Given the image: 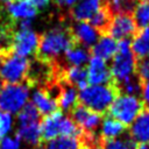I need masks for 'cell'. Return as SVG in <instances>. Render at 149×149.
<instances>
[{
  "label": "cell",
  "mask_w": 149,
  "mask_h": 149,
  "mask_svg": "<svg viewBox=\"0 0 149 149\" xmlns=\"http://www.w3.org/2000/svg\"><path fill=\"white\" fill-rule=\"evenodd\" d=\"M141 93H142V102L149 109V80H144L141 84Z\"/></svg>",
  "instance_id": "cell-32"
},
{
  "label": "cell",
  "mask_w": 149,
  "mask_h": 149,
  "mask_svg": "<svg viewBox=\"0 0 149 149\" xmlns=\"http://www.w3.org/2000/svg\"><path fill=\"white\" fill-rule=\"evenodd\" d=\"M144 1H148V2H149V0H144Z\"/></svg>",
  "instance_id": "cell-40"
},
{
  "label": "cell",
  "mask_w": 149,
  "mask_h": 149,
  "mask_svg": "<svg viewBox=\"0 0 149 149\" xmlns=\"http://www.w3.org/2000/svg\"><path fill=\"white\" fill-rule=\"evenodd\" d=\"M136 76L140 78L141 81L149 80V57L141 59L137 62L136 65Z\"/></svg>",
  "instance_id": "cell-30"
},
{
  "label": "cell",
  "mask_w": 149,
  "mask_h": 149,
  "mask_svg": "<svg viewBox=\"0 0 149 149\" xmlns=\"http://www.w3.org/2000/svg\"><path fill=\"white\" fill-rule=\"evenodd\" d=\"M137 59L132 51V42L129 40H121L118 42V51L113 57L109 68L112 81L119 87L136 77Z\"/></svg>",
  "instance_id": "cell-3"
},
{
  "label": "cell",
  "mask_w": 149,
  "mask_h": 149,
  "mask_svg": "<svg viewBox=\"0 0 149 149\" xmlns=\"http://www.w3.org/2000/svg\"><path fill=\"white\" fill-rule=\"evenodd\" d=\"M30 2L38 9V8H41V7L47 6V5L50 2V0H30Z\"/></svg>",
  "instance_id": "cell-34"
},
{
  "label": "cell",
  "mask_w": 149,
  "mask_h": 149,
  "mask_svg": "<svg viewBox=\"0 0 149 149\" xmlns=\"http://www.w3.org/2000/svg\"><path fill=\"white\" fill-rule=\"evenodd\" d=\"M90 49L81 47L80 44H76L69 50L65 51L64 57L68 62V66H84L90 61Z\"/></svg>",
  "instance_id": "cell-21"
},
{
  "label": "cell",
  "mask_w": 149,
  "mask_h": 149,
  "mask_svg": "<svg viewBox=\"0 0 149 149\" xmlns=\"http://www.w3.org/2000/svg\"><path fill=\"white\" fill-rule=\"evenodd\" d=\"M6 10L12 20H31L37 14V8L29 0H12L6 3Z\"/></svg>",
  "instance_id": "cell-16"
},
{
  "label": "cell",
  "mask_w": 149,
  "mask_h": 149,
  "mask_svg": "<svg viewBox=\"0 0 149 149\" xmlns=\"http://www.w3.org/2000/svg\"><path fill=\"white\" fill-rule=\"evenodd\" d=\"M105 5L112 13V15H120V14H130L134 10L135 1L133 0H105Z\"/></svg>",
  "instance_id": "cell-26"
},
{
  "label": "cell",
  "mask_w": 149,
  "mask_h": 149,
  "mask_svg": "<svg viewBox=\"0 0 149 149\" xmlns=\"http://www.w3.org/2000/svg\"><path fill=\"white\" fill-rule=\"evenodd\" d=\"M112 19H113V15L104 2V6L92 16V19L87 23H90L100 35H106Z\"/></svg>",
  "instance_id": "cell-22"
},
{
  "label": "cell",
  "mask_w": 149,
  "mask_h": 149,
  "mask_svg": "<svg viewBox=\"0 0 149 149\" xmlns=\"http://www.w3.org/2000/svg\"><path fill=\"white\" fill-rule=\"evenodd\" d=\"M126 127L120 123L119 121H116L115 119L111 118L109 115L106 116L102 121V125H101V133H100V137L104 140V141H107V140H114V139H118L120 135L123 134Z\"/></svg>",
  "instance_id": "cell-23"
},
{
  "label": "cell",
  "mask_w": 149,
  "mask_h": 149,
  "mask_svg": "<svg viewBox=\"0 0 149 149\" xmlns=\"http://www.w3.org/2000/svg\"><path fill=\"white\" fill-rule=\"evenodd\" d=\"M132 51L139 61L149 57V26L137 30L132 42Z\"/></svg>",
  "instance_id": "cell-20"
},
{
  "label": "cell",
  "mask_w": 149,
  "mask_h": 149,
  "mask_svg": "<svg viewBox=\"0 0 149 149\" xmlns=\"http://www.w3.org/2000/svg\"><path fill=\"white\" fill-rule=\"evenodd\" d=\"M38 44V35L34 33L31 29L22 30L19 29L14 33L13 42H12V51L13 54L26 57L29 55H35Z\"/></svg>",
  "instance_id": "cell-10"
},
{
  "label": "cell",
  "mask_w": 149,
  "mask_h": 149,
  "mask_svg": "<svg viewBox=\"0 0 149 149\" xmlns=\"http://www.w3.org/2000/svg\"><path fill=\"white\" fill-rule=\"evenodd\" d=\"M72 34L78 44L86 49H91L99 40V33L87 22H77L71 27Z\"/></svg>",
  "instance_id": "cell-15"
},
{
  "label": "cell",
  "mask_w": 149,
  "mask_h": 149,
  "mask_svg": "<svg viewBox=\"0 0 149 149\" xmlns=\"http://www.w3.org/2000/svg\"><path fill=\"white\" fill-rule=\"evenodd\" d=\"M31 104L36 107L40 114L47 116L56 111H58L57 99L55 95L44 86L36 88L31 97Z\"/></svg>",
  "instance_id": "cell-12"
},
{
  "label": "cell",
  "mask_w": 149,
  "mask_h": 149,
  "mask_svg": "<svg viewBox=\"0 0 149 149\" xmlns=\"http://www.w3.org/2000/svg\"><path fill=\"white\" fill-rule=\"evenodd\" d=\"M70 118L85 134H95L94 132L101 121L100 114L86 108L80 104H77V106L70 112Z\"/></svg>",
  "instance_id": "cell-9"
},
{
  "label": "cell",
  "mask_w": 149,
  "mask_h": 149,
  "mask_svg": "<svg viewBox=\"0 0 149 149\" xmlns=\"http://www.w3.org/2000/svg\"><path fill=\"white\" fill-rule=\"evenodd\" d=\"M104 2L105 0H78L70 9V16L77 22H88Z\"/></svg>",
  "instance_id": "cell-13"
},
{
  "label": "cell",
  "mask_w": 149,
  "mask_h": 149,
  "mask_svg": "<svg viewBox=\"0 0 149 149\" xmlns=\"http://www.w3.org/2000/svg\"><path fill=\"white\" fill-rule=\"evenodd\" d=\"M78 44L71 27H56L38 37V44L35 52V58L48 64L59 63V57L66 50Z\"/></svg>",
  "instance_id": "cell-1"
},
{
  "label": "cell",
  "mask_w": 149,
  "mask_h": 149,
  "mask_svg": "<svg viewBox=\"0 0 149 149\" xmlns=\"http://www.w3.org/2000/svg\"><path fill=\"white\" fill-rule=\"evenodd\" d=\"M129 137L136 144L149 146V109H143L129 128Z\"/></svg>",
  "instance_id": "cell-14"
},
{
  "label": "cell",
  "mask_w": 149,
  "mask_h": 149,
  "mask_svg": "<svg viewBox=\"0 0 149 149\" xmlns=\"http://www.w3.org/2000/svg\"><path fill=\"white\" fill-rule=\"evenodd\" d=\"M29 59L13 52L0 57V79L2 84L26 83L29 69Z\"/></svg>",
  "instance_id": "cell-6"
},
{
  "label": "cell",
  "mask_w": 149,
  "mask_h": 149,
  "mask_svg": "<svg viewBox=\"0 0 149 149\" xmlns=\"http://www.w3.org/2000/svg\"><path fill=\"white\" fill-rule=\"evenodd\" d=\"M0 149H20V141L16 137H3L0 141Z\"/></svg>",
  "instance_id": "cell-31"
},
{
  "label": "cell",
  "mask_w": 149,
  "mask_h": 149,
  "mask_svg": "<svg viewBox=\"0 0 149 149\" xmlns=\"http://www.w3.org/2000/svg\"><path fill=\"white\" fill-rule=\"evenodd\" d=\"M0 1H3V2H9V1H12V0H0Z\"/></svg>",
  "instance_id": "cell-38"
},
{
  "label": "cell",
  "mask_w": 149,
  "mask_h": 149,
  "mask_svg": "<svg viewBox=\"0 0 149 149\" xmlns=\"http://www.w3.org/2000/svg\"><path fill=\"white\" fill-rule=\"evenodd\" d=\"M137 30L139 29L130 14H120L113 16L106 35L111 36L115 41L129 40V37L135 36Z\"/></svg>",
  "instance_id": "cell-8"
},
{
  "label": "cell",
  "mask_w": 149,
  "mask_h": 149,
  "mask_svg": "<svg viewBox=\"0 0 149 149\" xmlns=\"http://www.w3.org/2000/svg\"><path fill=\"white\" fill-rule=\"evenodd\" d=\"M135 149H149L148 144H136Z\"/></svg>",
  "instance_id": "cell-35"
},
{
  "label": "cell",
  "mask_w": 149,
  "mask_h": 149,
  "mask_svg": "<svg viewBox=\"0 0 149 149\" xmlns=\"http://www.w3.org/2000/svg\"><path fill=\"white\" fill-rule=\"evenodd\" d=\"M78 0H55V2L61 6V7H65V6H73Z\"/></svg>",
  "instance_id": "cell-33"
},
{
  "label": "cell",
  "mask_w": 149,
  "mask_h": 149,
  "mask_svg": "<svg viewBox=\"0 0 149 149\" xmlns=\"http://www.w3.org/2000/svg\"><path fill=\"white\" fill-rule=\"evenodd\" d=\"M93 149H102V148H101V146H98V147H95V148H93Z\"/></svg>",
  "instance_id": "cell-37"
},
{
  "label": "cell",
  "mask_w": 149,
  "mask_h": 149,
  "mask_svg": "<svg viewBox=\"0 0 149 149\" xmlns=\"http://www.w3.org/2000/svg\"><path fill=\"white\" fill-rule=\"evenodd\" d=\"M2 85H3V84H2V81H1V79H0V88L2 87Z\"/></svg>",
  "instance_id": "cell-39"
},
{
  "label": "cell",
  "mask_w": 149,
  "mask_h": 149,
  "mask_svg": "<svg viewBox=\"0 0 149 149\" xmlns=\"http://www.w3.org/2000/svg\"><path fill=\"white\" fill-rule=\"evenodd\" d=\"M12 125H13L12 115L6 112L0 111V141L3 137H6V135L10 132Z\"/></svg>",
  "instance_id": "cell-29"
},
{
  "label": "cell",
  "mask_w": 149,
  "mask_h": 149,
  "mask_svg": "<svg viewBox=\"0 0 149 149\" xmlns=\"http://www.w3.org/2000/svg\"><path fill=\"white\" fill-rule=\"evenodd\" d=\"M81 130L72 121L70 116L64 115L61 111H56L43 118L41 122V137L44 142L56 137H79Z\"/></svg>",
  "instance_id": "cell-4"
},
{
  "label": "cell",
  "mask_w": 149,
  "mask_h": 149,
  "mask_svg": "<svg viewBox=\"0 0 149 149\" xmlns=\"http://www.w3.org/2000/svg\"><path fill=\"white\" fill-rule=\"evenodd\" d=\"M133 20L137 27V29H142L149 26V2L140 1L135 5L133 10Z\"/></svg>",
  "instance_id": "cell-25"
},
{
  "label": "cell",
  "mask_w": 149,
  "mask_h": 149,
  "mask_svg": "<svg viewBox=\"0 0 149 149\" xmlns=\"http://www.w3.org/2000/svg\"><path fill=\"white\" fill-rule=\"evenodd\" d=\"M119 94L120 92L113 81L104 85H87L79 91L78 101L80 105L101 115L108 112Z\"/></svg>",
  "instance_id": "cell-2"
},
{
  "label": "cell",
  "mask_w": 149,
  "mask_h": 149,
  "mask_svg": "<svg viewBox=\"0 0 149 149\" xmlns=\"http://www.w3.org/2000/svg\"><path fill=\"white\" fill-rule=\"evenodd\" d=\"M136 143L129 137H122V139H114V140H107L101 142L102 149H135Z\"/></svg>",
  "instance_id": "cell-28"
},
{
  "label": "cell",
  "mask_w": 149,
  "mask_h": 149,
  "mask_svg": "<svg viewBox=\"0 0 149 149\" xmlns=\"http://www.w3.org/2000/svg\"><path fill=\"white\" fill-rule=\"evenodd\" d=\"M79 149H91V148L87 147V146H85V144H81V143H80V148H79Z\"/></svg>",
  "instance_id": "cell-36"
},
{
  "label": "cell",
  "mask_w": 149,
  "mask_h": 149,
  "mask_svg": "<svg viewBox=\"0 0 149 149\" xmlns=\"http://www.w3.org/2000/svg\"><path fill=\"white\" fill-rule=\"evenodd\" d=\"M29 87L27 83L3 84L0 88V111L8 114L19 113L27 104Z\"/></svg>",
  "instance_id": "cell-7"
},
{
  "label": "cell",
  "mask_w": 149,
  "mask_h": 149,
  "mask_svg": "<svg viewBox=\"0 0 149 149\" xmlns=\"http://www.w3.org/2000/svg\"><path fill=\"white\" fill-rule=\"evenodd\" d=\"M61 83V91L57 99V105L61 109L71 112L78 104V94L74 86L65 83L64 80L59 79Z\"/></svg>",
  "instance_id": "cell-19"
},
{
  "label": "cell",
  "mask_w": 149,
  "mask_h": 149,
  "mask_svg": "<svg viewBox=\"0 0 149 149\" xmlns=\"http://www.w3.org/2000/svg\"><path fill=\"white\" fill-rule=\"evenodd\" d=\"M41 149H79L80 142L77 137H64L59 136L51 141L40 144Z\"/></svg>",
  "instance_id": "cell-24"
},
{
  "label": "cell",
  "mask_w": 149,
  "mask_h": 149,
  "mask_svg": "<svg viewBox=\"0 0 149 149\" xmlns=\"http://www.w3.org/2000/svg\"><path fill=\"white\" fill-rule=\"evenodd\" d=\"M118 51V42L108 35H101L97 43L90 49V54L94 57L101 58L105 62L114 57Z\"/></svg>",
  "instance_id": "cell-18"
},
{
  "label": "cell",
  "mask_w": 149,
  "mask_h": 149,
  "mask_svg": "<svg viewBox=\"0 0 149 149\" xmlns=\"http://www.w3.org/2000/svg\"><path fill=\"white\" fill-rule=\"evenodd\" d=\"M15 137L21 142H26L29 146L36 147L42 142L41 137V122H28L17 125V129L15 133Z\"/></svg>",
  "instance_id": "cell-17"
},
{
  "label": "cell",
  "mask_w": 149,
  "mask_h": 149,
  "mask_svg": "<svg viewBox=\"0 0 149 149\" xmlns=\"http://www.w3.org/2000/svg\"><path fill=\"white\" fill-rule=\"evenodd\" d=\"M41 119V114L36 109V107L31 102H27L17 115V123H28V122H37Z\"/></svg>",
  "instance_id": "cell-27"
},
{
  "label": "cell",
  "mask_w": 149,
  "mask_h": 149,
  "mask_svg": "<svg viewBox=\"0 0 149 149\" xmlns=\"http://www.w3.org/2000/svg\"><path fill=\"white\" fill-rule=\"evenodd\" d=\"M87 84L90 85H104L112 81L111 70L107 63L98 57L92 56L87 66Z\"/></svg>",
  "instance_id": "cell-11"
},
{
  "label": "cell",
  "mask_w": 149,
  "mask_h": 149,
  "mask_svg": "<svg viewBox=\"0 0 149 149\" xmlns=\"http://www.w3.org/2000/svg\"><path fill=\"white\" fill-rule=\"evenodd\" d=\"M143 111V102L137 95L120 93L111 105L108 114L125 127L133 123L137 115Z\"/></svg>",
  "instance_id": "cell-5"
},
{
  "label": "cell",
  "mask_w": 149,
  "mask_h": 149,
  "mask_svg": "<svg viewBox=\"0 0 149 149\" xmlns=\"http://www.w3.org/2000/svg\"><path fill=\"white\" fill-rule=\"evenodd\" d=\"M133 1H135V0H133Z\"/></svg>",
  "instance_id": "cell-41"
}]
</instances>
